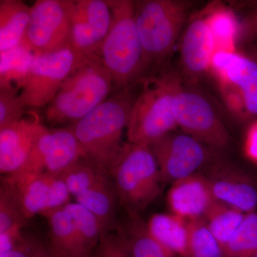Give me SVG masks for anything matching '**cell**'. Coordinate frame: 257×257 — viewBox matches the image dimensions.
I'll list each match as a JSON object with an SVG mask.
<instances>
[{"instance_id":"obj_1","label":"cell","mask_w":257,"mask_h":257,"mask_svg":"<svg viewBox=\"0 0 257 257\" xmlns=\"http://www.w3.org/2000/svg\"><path fill=\"white\" fill-rule=\"evenodd\" d=\"M140 89L141 82L111 94L70 126L85 152L86 159L109 176L126 145L123 133Z\"/></svg>"},{"instance_id":"obj_2","label":"cell","mask_w":257,"mask_h":257,"mask_svg":"<svg viewBox=\"0 0 257 257\" xmlns=\"http://www.w3.org/2000/svg\"><path fill=\"white\" fill-rule=\"evenodd\" d=\"M112 21L99 56L111 74V94L140 84L146 77L143 51L132 0H107Z\"/></svg>"},{"instance_id":"obj_3","label":"cell","mask_w":257,"mask_h":257,"mask_svg":"<svg viewBox=\"0 0 257 257\" xmlns=\"http://www.w3.org/2000/svg\"><path fill=\"white\" fill-rule=\"evenodd\" d=\"M135 4L147 78L167 67L187 20L189 6L180 0H141Z\"/></svg>"},{"instance_id":"obj_4","label":"cell","mask_w":257,"mask_h":257,"mask_svg":"<svg viewBox=\"0 0 257 257\" xmlns=\"http://www.w3.org/2000/svg\"><path fill=\"white\" fill-rule=\"evenodd\" d=\"M111 74L99 55L84 57L64 80L45 114L51 125L82 119L112 93Z\"/></svg>"},{"instance_id":"obj_5","label":"cell","mask_w":257,"mask_h":257,"mask_svg":"<svg viewBox=\"0 0 257 257\" xmlns=\"http://www.w3.org/2000/svg\"><path fill=\"white\" fill-rule=\"evenodd\" d=\"M179 77L167 67L142 81L126 127L128 143L150 146L178 127L173 99Z\"/></svg>"},{"instance_id":"obj_6","label":"cell","mask_w":257,"mask_h":257,"mask_svg":"<svg viewBox=\"0 0 257 257\" xmlns=\"http://www.w3.org/2000/svg\"><path fill=\"white\" fill-rule=\"evenodd\" d=\"M109 177L118 202L127 212L138 214L160 195L162 177L156 159L148 145L126 142Z\"/></svg>"},{"instance_id":"obj_7","label":"cell","mask_w":257,"mask_h":257,"mask_svg":"<svg viewBox=\"0 0 257 257\" xmlns=\"http://www.w3.org/2000/svg\"><path fill=\"white\" fill-rule=\"evenodd\" d=\"M173 107L176 123L182 133L215 151L229 145V134L207 96L197 86L184 83L181 76L176 84Z\"/></svg>"},{"instance_id":"obj_8","label":"cell","mask_w":257,"mask_h":257,"mask_svg":"<svg viewBox=\"0 0 257 257\" xmlns=\"http://www.w3.org/2000/svg\"><path fill=\"white\" fill-rule=\"evenodd\" d=\"M73 0H37L20 45L34 55H45L69 46Z\"/></svg>"},{"instance_id":"obj_9","label":"cell","mask_w":257,"mask_h":257,"mask_svg":"<svg viewBox=\"0 0 257 257\" xmlns=\"http://www.w3.org/2000/svg\"><path fill=\"white\" fill-rule=\"evenodd\" d=\"M61 177L76 202L92 211L110 231L118 202L110 177L86 158L71 166Z\"/></svg>"},{"instance_id":"obj_10","label":"cell","mask_w":257,"mask_h":257,"mask_svg":"<svg viewBox=\"0 0 257 257\" xmlns=\"http://www.w3.org/2000/svg\"><path fill=\"white\" fill-rule=\"evenodd\" d=\"M70 46L45 55H34L20 96L27 108L47 106L62 83L82 60Z\"/></svg>"},{"instance_id":"obj_11","label":"cell","mask_w":257,"mask_h":257,"mask_svg":"<svg viewBox=\"0 0 257 257\" xmlns=\"http://www.w3.org/2000/svg\"><path fill=\"white\" fill-rule=\"evenodd\" d=\"M2 184L11 193L27 219L70 202V193L61 175L12 173L3 176Z\"/></svg>"},{"instance_id":"obj_12","label":"cell","mask_w":257,"mask_h":257,"mask_svg":"<svg viewBox=\"0 0 257 257\" xmlns=\"http://www.w3.org/2000/svg\"><path fill=\"white\" fill-rule=\"evenodd\" d=\"M160 169L162 182L174 183L198 173L209 163L212 150L187 134L173 132L150 145Z\"/></svg>"},{"instance_id":"obj_13","label":"cell","mask_w":257,"mask_h":257,"mask_svg":"<svg viewBox=\"0 0 257 257\" xmlns=\"http://www.w3.org/2000/svg\"><path fill=\"white\" fill-rule=\"evenodd\" d=\"M84 149L70 126L46 130L37 140L25 165L13 172L20 175H61L81 159Z\"/></svg>"},{"instance_id":"obj_14","label":"cell","mask_w":257,"mask_h":257,"mask_svg":"<svg viewBox=\"0 0 257 257\" xmlns=\"http://www.w3.org/2000/svg\"><path fill=\"white\" fill-rule=\"evenodd\" d=\"M111 21L107 0H76L71 17L69 46L82 58L99 55Z\"/></svg>"},{"instance_id":"obj_15","label":"cell","mask_w":257,"mask_h":257,"mask_svg":"<svg viewBox=\"0 0 257 257\" xmlns=\"http://www.w3.org/2000/svg\"><path fill=\"white\" fill-rule=\"evenodd\" d=\"M180 42L181 78L186 84L197 86L210 72L216 52L214 40L203 15L193 18L182 35Z\"/></svg>"},{"instance_id":"obj_16","label":"cell","mask_w":257,"mask_h":257,"mask_svg":"<svg viewBox=\"0 0 257 257\" xmlns=\"http://www.w3.org/2000/svg\"><path fill=\"white\" fill-rule=\"evenodd\" d=\"M210 72L218 82H226L241 93L248 119L257 117V60L234 52L216 51Z\"/></svg>"},{"instance_id":"obj_17","label":"cell","mask_w":257,"mask_h":257,"mask_svg":"<svg viewBox=\"0 0 257 257\" xmlns=\"http://www.w3.org/2000/svg\"><path fill=\"white\" fill-rule=\"evenodd\" d=\"M47 127L35 112L28 113L18 122L0 128V172L9 175L20 170Z\"/></svg>"},{"instance_id":"obj_18","label":"cell","mask_w":257,"mask_h":257,"mask_svg":"<svg viewBox=\"0 0 257 257\" xmlns=\"http://www.w3.org/2000/svg\"><path fill=\"white\" fill-rule=\"evenodd\" d=\"M207 179L213 196L217 202L244 214L256 210V187L246 176L232 166L216 164Z\"/></svg>"},{"instance_id":"obj_19","label":"cell","mask_w":257,"mask_h":257,"mask_svg":"<svg viewBox=\"0 0 257 257\" xmlns=\"http://www.w3.org/2000/svg\"><path fill=\"white\" fill-rule=\"evenodd\" d=\"M167 199L171 213L187 221L204 219L216 202L207 177L198 173L172 183Z\"/></svg>"},{"instance_id":"obj_20","label":"cell","mask_w":257,"mask_h":257,"mask_svg":"<svg viewBox=\"0 0 257 257\" xmlns=\"http://www.w3.org/2000/svg\"><path fill=\"white\" fill-rule=\"evenodd\" d=\"M43 216L50 225L49 247L55 254L69 257L91 253L86 249L72 218L63 207L48 211Z\"/></svg>"},{"instance_id":"obj_21","label":"cell","mask_w":257,"mask_h":257,"mask_svg":"<svg viewBox=\"0 0 257 257\" xmlns=\"http://www.w3.org/2000/svg\"><path fill=\"white\" fill-rule=\"evenodd\" d=\"M31 15V7L20 0H0V54L21 43Z\"/></svg>"},{"instance_id":"obj_22","label":"cell","mask_w":257,"mask_h":257,"mask_svg":"<svg viewBox=\"0 0 257 257\" xmlns=\"http://www.w3.org/2000/svg\"><path fill=\"white\" fill-rule=\"evenodd\" d=\"M150 234L175 256L187 257L189 221L170 213L156 214L147 223Z\"/></svg>"},{"instance_id":"obj_23","label":"cell","mask_w":257,"mask_h":257,"mask_svg":"<svg viewBox=\"0 0 257 257\" xmlns=\"http://www.w3.org/2000/svg\"><path fill=\"white\" fill-rule=\"evenodd\" d=\"M214 40L216 51H236L239 24L232 10L221 4H213L202 13Z\"/></svg>"},{"instance_id":"obj_24","label":"cell","mask_w":257,"mask_h":257,"mask_svg":"<svg viewBox=\"0 0 257 257\" xmlns=\"http://www.w3.org/2000/svg\"><path fill=\"white\" fill-rule=\"evenodd\" d=\"M245 214L234 208L216 201L204 219L211 232L225 250Z\"/></svg>"},{"instance_id":"obj_25","label":"cell","mask_w":257,"mask_h":257,"mask_svg":"<svg viewBox=\"0 0 257 257\" xmlns=\"http://www.w3.org/2000/svg\"><path fill=\"white\" fill-rule=\"evenodd\" d=\"M63 207L72 218L86 249L92 253L103 235L110 231L95 214L78 203L69 202Z\"/></svg>"},{"instance_id":"obj_26","label":"cell","mask_w":257,"mask_h":257,"mask_svg":"<svg viewBox=\"0 0 257 257\" xmlns=\"http://www.w3.org/2000/svg\"><path fill=\"white\" fill-rule=\"evenodd\" d=\"M0 56V87H13L21 89L34 54L20 45Z\"/></svg>"},{"instance_id":"obj_27","label":"cell","mask_w":257,"mask_h":257,"mask_svg":"<svg viewBox=\"0 0 257 257\" xmlns=\"http://www.w3.org/2000/svg\"><path fill=\"white\" fill-rule=\"evenodd\" d=\"M187 257H226L204 219L189 221Z\"/></svg>"},{"instance_id":"obj_28","label":"cell","mask_w":257,"mask_h":257,"mask_svg":"<svg viewBox=\"0 0 257 257\" xmlns=\"http://www.w3.org/2000/svg\"><path fill=\"white\" fill-rule=\"evenodd\" d=\"M224 251L226 257H251L257 252V211L245 214Z\"/></svg>"},{"instance_id":"obj_29","label":"cell","mask_w":257,"mask_h":257,"mask_svg":"<svg viewBox=\"0 0 257 257\" xmlns=\"http://www.w3.org/2000/svg\"><path fill=\"white\" fill-rule=\"evenodd\" d=\"M18 90L13 87H0V128L18 122L25 114L27 107Z\"/></svg>"},{"instance_id":"obj_30","label":"cell","mask_w":257,"mask_h":257,"mask_svg":"<svg viewBox=\"0 0 257 257\" xmlns=\"http://www.w3.org/2000/svg\"><path fill=\"white\" fill-rule=\"evenodd\" d=\"M94 257H133L124 240L117 232L105 233L96 247Z\"/></svg>"},{"instance_id":"obj_31","label":"cell","mask_w":257,"mask_h":257,"mask_svg":"<svg viewBox=\"0 0 257 257\" xmlns=\"http://www.w3.org/2000/svg\"><path fill=\"white\" fill-rule=\"evenodd\" d=\"M221 97L228 110L239 120L248 119L241 93L234 86L226 82H219Z\"/></svg>"},{"instance_id":"obj_32","label":"cell","mask_w":257,"mask_h":257,"mask_svg":"<svg viewBox=\"0 0 257 257\" xmlns=\"http://www.w3.org/2000/svg\"><path fill=\"white\" fill-rule=\"evenodd\" d=\"M42 246L43 245L36 241L25 239L0 257H35Z\"/></svg>"},{"instance_id":"obj_33","label":"cell","mask_w":257,"mask_h":257,"mask_svg":"<svg viewBox=\"0 0 257 257\" xmlns=\"http://www.w3.org/2000/svg\"><path fill=\"white\" fill-rule=\"evenodd\" d=\"M246 156L257 164V120L248 126L244 142Z\"/></svg>"},{"instance_id":"obj_34","label":"cell","mask_w":257,"mask_h":257,"mask_svg":"<svg viewBox=\"0 0 257 257\" xmlns=\"http://www.w3.org/2000/svg\"><path fill=\"white\" fill-rule=\"evenodd\" d=\"M35 257H60L55 254L52 250L50 249V247H45V246H42L40 248V251L37 253Z\"/></svg>"},{"instance_id":"obj_35","label":"cell","mask_w":257,"mask_h":257,"mask_svg":"<svg viewBox=\"0 0 257 257\" xmlns=\"http://www.w3.org/2000/svg\"><path fill=\"white\" fill-rule=\"evenodd\" d=\"M253 26L254 30H256L257 31V13L256 15H254L253 19Z\"/></svg>"},{"instance_id":"obj_36","label":"cell","mask_w":257,"mask_h":257,"mask_svg":"<svg viewBox=\"0 0 257 257\" xmlns=\"http://www.w3.org/2000/svg\"><path fill=\"white\" fill-rule=\"evenodd\" d=\"M69 257H94V255L92 254V253H87V254L79 255V256H74Z\"/></svg>"},{"instance_id":"obj_37","label":"cell","mask_w":257,"mask_h":257,"mask_svg":"<svg viewBox=\"0 0 257 257\" xmlns=\"http://www.w3.org/2000/svg\"><path fill=\"white\" fill-rule=\"evenodd\" d=\"M251 257H257V252L255 253V254H253V256Z\"/></svg>"},{"instance_id":"obj_38","label":"cell","mask_w":257,"mask_h":257,"mask_svg":"<svg viewBox=\"0 0 257 257\" xmlns=\"http://www.w3.org/2000/svg\"><path fill=\"white\" fill-rule=\"evenodd\" d=\"M256 13H257V12H256Z\"/></svg>"}]
</instances>
